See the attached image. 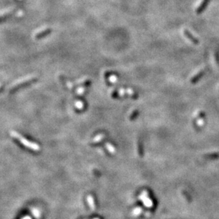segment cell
<instances>
[{"label":"cell","mask_w":219,"mask_h":219,"mask_svg":"<svg viewBox=\"0 0 219 219\" xmlns=\"http://www.w3.org/2000/svg\"><path fill=\"white\" fill-rule=\"evenodd\" d=\"M10 135H11V136L13 137V138L17 139L18 140H19V142L22 143L24 145H25L26 148H28L35 151H38L40 150V147L39 145H38L37 143H36L31 142V141L27 140V139L24 138V137L22 136L21 134H19V133H17L16 131L11 130V131H10Z\"/></svg>","instance_id":"cell-1"},{"label":"cell","mask_w":219,"mask_h":219,"mask_svg":"<svg viewBox=\"0 0 219 219\" xmlns=\"http://www.w3.org/2000/svg\"><path fill=\"white\" fill-rule=\"evenodd\" d=\"M36 80H37V78H36V77H31V78L24 79V80H22L21 82H19L16 83L14 85L12 86L10 89H11V91H14V90H16V89H19V88H20V87H24V86L28 85H30V84H31L33 82H36Z\"/></svg>","instance_id":"cell-2"},{"label":"cell","mask_w":219,"mask_h":219,"mask_svg":"<svg viewBox=\"0 0 219 219\" xmlns=\"http://www.w3.org/2000/svg\"><path fill=\"white\" fill-rule=\"evenodd\" d=\"M140 199L143 201V204L146 207H151L153 206V201L148 197V193L147 191H143L140 196Z\"/></svg>","instance_id":"cell-3"},{"label":"cell","mask_w":219,"mask_h":219,"mask_svg":"<svg viewBox=\"0 0 219 219\" xmlns=\"http://www.w3.org/2000/svg\"><path fill=\"white\" fill-rule=\"evenodd\" d=\"M183 33H184V35H185V37L187 38L188 40H189L192 43H194V44L199 43V41H198L197 38H196L195 36H194L193 35L190 33L189 31H188L187 29H184Z\"/></svg>","instance_id":"cell-4"},{"label":"cell","mask_w":219,"mask_h":219,"mask_svg":"<svg viewBox=\"0 0 219 219\" xmlns=\"http://www.w3.org/2000/svg\"><path fill=\"white\" fill-rule=\"evenodd\" d=\"M51 32H52V29H51V28H46V29H43L40 31L39 32H38L37 34L35 35V38H36V39H41L42 38H43L45 36H48V34H50Z\"/></svg>","instance_id":"cell-5"},{"label":"cell","mask_w":219,"mask_h":219,"mask_svg":"<svg viewBox=\"0 0 219 219\" xmlns=\"http://www.w3.org/2000/svg\"><path fill=\"white\" fill-rule=\"evenodd\" d=\"M209 2H210V0H202V1L201 2L199 6L196 8V14H201L202 12L204 11V9H206V7H207L208 4Z\"/></svg>","instance_id":"cell-6"},{"label":"cell","mask_w":219,"mask_h":219,"mask_svg":"<svg viewBox=\"0 0 219 219\" xmlns=\"http://www.w3.org/2000/svg\"><path fill=\"white\" fill-rule=\"evenodd\" d=\"M204 74H205V70H204V69H202V70L196 73L195 75H194V76L192 77L191 80H190L191 83L194 84V83L197 82L201 78L202 76H203Z\"/></svg>","instance_id":"cell-7"},{"label":"cell","mask_w":219,"mask_h":219,"mask_svg":"<svg viewBox=\"0 0 219 219\" xmlns=\"http://www.w3.org/2000/svg\"><path fill=\"white\" fill-rule=\"evenodd\" d=\"M87 200L90 208H91L92 211H94L95 210V201H94L93 196L92 195H88L87 197Z\"/></svg>","instance_id":"cell-8"},{"label":"cell","mask_w":219,"mask_h":219,"mask_svg":"<svg viewBox=\"0 0 219 219\" xmlns=\"http://www.w3.org/2000/svg\"><path fill=\"white\" fill-rule=\"evenodd\" d=\"M106 148L107 150H108V152H109L111 154H115L116 153V148H114V146L112 144H111V143H106Z\"/></svg>","instance_id":"cell-9"},{"label":"cell","mask_w":219,"mask_h":219,"mask_svg":"<svg viewBox=\"0 0 219 219\" xmlns=\"http://www.w3.org/2000/svg\"><path fill=\"white\" fill-rule=\"evenodd\" d=\"M104 137H105V136H104V134H99L97 135V136H96L95 138H94L92 139V143H99L100 142V141L103 140V139L104 138Z\"/></svg>","instance_id":"cell-10"},{"label":"cell","mask_w":219,"mask_h":219,"mask_svg":"<svg viewBox=\"0 0 219 219\" xmlns=\"http://www.w3.org/2000/svg\"><path fill=\"white\" fill-rule=\"evenodd\" d=\"M219 157L218 153H210V154H206L204 155V157L208 159H216Z\"/></svg>","instance_id":"cell-11"},{"label":"cell","mask_w":219,"mask_h":219,"mask_svg":"<svg viewBox=\"0 0 219 219\" xmlns=\"http://www.w3.org/2000/svg\"><path fill=\"white\" fill-rule=\"evenodd\" d=\"M141 212H142V209H141L139 207L136 208L134 211H133V215H134V216H138L141 214Z\"/></svg>","instance_id":"cell-12"},{"label":"cell","mask_w":219,"mask_h":219,"mask_svg":"<svg viewBox=\"0 0 219 219\" xmlns=\"http://www.w3.org/2000/svg\"><path fill=\"white\" fill-rule=\"evenodd\" d=\"M75 106H76V107L78 108V109H82L84 107V104L83 102H82L81 101H76V103H75Z\"/></svg>","instance_id":"cell-13"},{"label":"cell","mask_w":219,"mask_h":219,"mask_svg":"<svg viewBox=\"0 0 219 219\" xmlns=\"http://www.w3.org/2000/svg\"><path fill=\"white\" fill-rule=\"evenodd\" d=\"M85 90H86L85 87H80L77 89V93L78 94V95H82V94L85 92Z\"/></svg>","instance_id":"cell-14"},{"label":"cell","mask_w":219,"mask_h":219,"mask_svg":"<svg viewBox=\"0 0 219 219\" xmlns=\"http://www.w3.org/2000/svg\"><path fill=\"white\" fill-rule=\"evenodd\" d=\"M32 213H33V215H34V216L36 217V218H38L40 217V212L38 210H37V209L33 210Z\"/></svg>","instance_id":"cell-15"},{"label":"cell","mask_w":219,"mask_h":219,"mask_svg":"<svg viewBox=\"0 0 219 219\" xmlns=\"http://www.w3.org/2000/svg\"><path fill=\"white\" fill-rule=\"evenodd\" d=\"M23 219H31V218H30V217H28V216H26V217H25V218H24Z\"/></svg>","instance_id":"cell-16"},{"label":"cell","mask_w":219,"mask_h":219,"mask_svg":"<svg viewBox=\"0 0 219 219\" xmlns=\"http://www.w3.org/2000/svg\"><path fill=\"white\" fill-rule=\"evenodd\" d=\"M94 219H99V218H94Z\"/></svg>","instance_id":"cell-17"}]
</instances>
